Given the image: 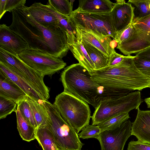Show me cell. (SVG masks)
Returning <instances> with one entry per match:
<instances>
[{
	"label": "cell",
	"instance_id": "603a6c76",
	"mask_svg": "<svg viewBox=\"0 0 150 150\" xmlns=\"http://www.w3.org/2000/svg\"><path fill=\"white\" fill-rule=\"evenodd\" d=\"M81 42L94 64L95 70L101 69L109 66L110 61L109 57L91 45Z\"/></svg>",
	"mask_w": 150,
	"mask_h": 150
},
{
	"label": "cell",
	"instance_id": "836d02e7",
	"mask_svg": "<svg viewBox=\"0 0 150 150\" xmlns=\"http://www.w3.org/2000/svg\"><path fill=\"white\" fill-rule=\"evenodd\" d=\"M127 150H150V144L138 140L131 141L128 144Z\"/></svg>",
	"mask_w": 150,
	"mask_h": 150
},
{
	"label": "cell",
	"instance_id": "d4e9b609",
	"mask_svg": "<svg viewBox=\"0 0 150 150\" xmlns=\"http://www.w3.org/2000/svg\"><path fill=\"white\" fill-rule=\"evenodd\" d=\"M54 11L58 18V26L65 32L68 44L71 46L77 40L76 27L69 16L63 15Z\"/></svg>",
	"mask_w": 150,
	"mask_h": 150
},
{
	"label": "cell",
	"instance_id": "9a60e30c",
	"mask_svg": "<svg viewBox=\"0 0 150 150\" xmlns=\"http://www.w3.org/2000/svg\"><path fill=\"white\" fill-rule=\"evenodd\" d=\"M0 71L16 84L26 95L37 101H43L31 83L22 75L6 63L0 61Z\"/></svg>",
	"mask_w": 150,
	"mask_h": 150
},
{
	"label": "cell",
	"instance_id": "cb8c5ba5",
	"mask_svg": "<svg viewBox=\"0 0 150 150\" xmlns=\"http://www.w3.org/2000/svg\"><path fill=\"white\" fill-rule=\"evenodd\" d=\"M26 99L33 113L38 127L48 125L50 122L49 117L42 103H40L27 96Z\"/></svg>",
	"mask_w": 150,
	"mask_h": 150
},
{
	"label": "cell",
	"instance_id": "ffe728a7",
	"mask_svg": "<svg viewBox=\"0 0 150 150\" xmlns=\"http://www.w3.org/2000/svg\"><path fill=\"white\" fill-rule=\"evenodd\" d=\"M70 46V50L79 63L90 73L95 70L94 64L81 41L77 40L73 45Z\"/></svg>",
	"mask_w": 150,
	"mask_h": 150
},
{
	"label": "cell",
	"instance_id": "60d3db41",
	"mask_svg": "<svg viewBox=\"0 0 150 150\" xmlns=\"http://www.w3.org/2000/svg\"><path fill=\"white\" fill-rule=\"evenodd\" d=\"M149 88H150V87Z\"/></svg>",
	"mask_w": 150,
	"mask_h": 150
},
{
	"label": "cell",
	"instance_id": "1f68e13d",
	"mask_svg": "<svg viewBox=\"0 0 150 150\" xmlns=\"http://www.w3.org/2000/svg\"><path fill=\"white\" fill-rule=\"evenodd\" d=\"M134 61L137 69L150 78V60L142 59L136 56L134 58Z\"/></svg>",
	"mask_w": 150,
	"mask_h": 150
},
{
	"label": "cell",
	"instance_id": "7a4b0ae2",
	"mask_svg": "<svg viewBox=\"0 0 150 150\" xmlns=\"http://www.w3.org/2000/svg\"><path fill=\"white\" fill-rule=\"evenodd\" d=\"M88 70L80 63L64 68L60 80L64 91L92 105L95 109L102 102L121 97L126 92L105 87L93 81Z\"/></svg>",
	"mask_w": 150,
	"mask_h": 150
},
{
	"label": "cell",
	"instance_id": "d6986e66",
	"mask_svg": "<svg viewBox=\"0 0 150 150\" xmlns=\"http://www.w3.org/2000/svg\"><path fill=\"white\" fill-rule=\"evenodd\" d=\"M115 5L109 0H80L76 11L89 13L111 12Z\"/></svg>",
	"mask_w": 150,
	"mask_h": 150
},
{
	"label": "cell",
	"instance_id": "ac0fdd59",
	"mask_svg": "<svg viewBox=\"0 0 150 150\" xmlns=\"http://www.w3.org/2000/svg\"><path fill=\"white\" fill-rule=\"evenodd\" d=\"M27 95L10 78L0 71V96L11 99L18 103Z\"/></svg>",
	"mask_w": 150,
	"mask_h": 150
},
{
	"label": "cell",
	"instance_id": "6da1fadb",
	"mask_svg": "<svg viewBox=\"0 0 150 150\" xmlns=\"http://www.w3.org/2000/svg\"><path fill=\"white\" fill-rule=\"evenodd\" d=\"M9 28L26 41L30 49L62 59L70 50L65 32L58 26L45 27L38 22L24 5L12 11Z\"/></svg>",
	"mask_w": 150,
	"mask_h": 150
},
{
	"label": "cell",
	"instance_id": "3957f363",
	"mask_svg": "<svg viewBox=\"0 0 150 150\" xmlns=\"http://www.w3.org/2000/svg\"><path fill=\"white\" fill-rule=\"evenodd\" d=\"M135 56L128 55L118 64L95 70L90 73L93 81L109 88L129 93L150 87V78L141 73L134 61Z\"/></svg>",
	"mask_w": 150,
	"mask_h": 150
},
{
	"label": "cell",
	"instance_id": "2e32d148",
	"mask_svg": "<svg viewBox=\"0 0 150 150\" xmlns=\"http://www.w3.org/2000/svg\"><path fill=\"white\" fill-rule=\"evenodd\" d=\"M28 9L33 18L45 27L58 26V20L54 9L50 5L35 2Z\"/></svg>",
	"mask_w": 150,
	"mask_h": 150
},
{
	"label": "cell",
	"instance_id": "d6a6232c",
	"mask_svg": "<svg viewBox=\"0 0 150 150\" xmlns=\"http://www.w3.org/2000/svg\"><path fill=\"white\" fill-rule=\"evenodd\" d=\"M134 32V28L132 23L122 32L117 34L115 40L117 44H120L128 40L132 36Z\"/></svg>",
	"mask_w": 150,
	"mask_h": 150
},
{
	"label": "cell",
	"instance_id": "4dcf8cb0",
	"mask_svg": "<svg viewBox=\"0 0 150 150\" xmlns=\"http://www.w3.org/2000/svg\"><path fill=\"white\" fill-rule=\"evenodd\" d=\"M100 133L98 125H89L84 127L78 135L79 138L83 139L90 138L97 139Z\"/></svg>",
	"mask_w": 150,
	"mask_h": 150
},
{
	"label": "cell",
	"instance_id": "4fadbf2b",
	"mask_svg": "<svg viewBox=\"0 0 150 150\" xmlns=\"http://www.w3.org/2000/svg\"><path fill=\"white\" fill-rule=\"evenodd\" d=\"M134 8L131 4L125 0H116L111 12L112 24L116 35L132 23L134 18Z\"/></svg>",
	"mask_w": 150,
	"mask_h": 150
},
{
	"label": "cell",
	"instance_id": "8992f818",
	"mask_svg": "<svg viewBox=\"0 0 150 150\" xmlns=\"http://www.w3.org/2000/svg\"><path fill=\"white\" fill-rule=\"evenodd\" d=\"M142 102L139 91L119 98L103 101L95 108L91 117L92 125H98L116 115L137 109Z\"/></svg>",
	"mask_w": 150,
	"mask_h": 150
},
{
	"label": "cell",
	"instance_id": "f546056e",
	"mask_svg": "<svg viewBox=\"0 0 150 150\" xmlns=\"http://www.w3.org/2000/svg\"><path fill=\"white\" fill-rule=\"evenodd\" d=\"M17 103L14 101L0 96V119L5 118L12 112H16Z\"/></svg>",
	"mask_w": 150,
	"mask_h": 150
},
{
	"label": "cell",
	"instance_id": "ab89813d",
	"mask_svg": "<svg viewBox=\"0 0 150 150\" xmlns=\"http://www.w3.org/2000/svg\"><path fill=\"white\" fill-rule=\"evenodd\" d=\"M58 150H60V149H58Z\"/></svg>",
	"mask_w": 150,
	"mask_h": 150
},
{
	"label": "cell",
	"instance_id": "4316f807",
	"mask_svg": "<svg viewBox=\"0 0 150 150\" xmlns=\"http://www.w3.org/2000/svg\"><path fill=\"white\" fill-rule=\"evenodd\" d=\"M134 8V18H142L150 14V0H129Z\"/></svg>",
	"mask_w": 150,
	"mask_h": 150
},
{
	"label": "cell",
	"instance_id": "484cf974",
	"mask_svg": "<svg viewBox=\"0 0 150 150\" xmlns=\"http://www.w3.org/2000/svg\"><path fill=\"white\" fill-rule=\"evenodd\" d=\"M130 117L129 113L124 112L118 115L100 123L98 126L100 132L112 129L120 126Z\"/></svg>",
	"mask_w": 150,
	"mask_h": 150
},
{
	"label": "cell",
	"instance_id": "5bb4252c",
	"mask_svg": "<svg viewBox=\"0 0 150 150\" xmlns=\"http://www.w3.org/2000/svg\"><path fill=\"white\" fill-rule=\"evenodd\" d=\"M0 48L15 55L29 48L23 39L4 24L0 25Z\"/></svg>",
	"mask_w": 150,
	"mask_h": 150
},
{
	"label": "cell",
	"instance_id": "74e56055",
	"mask_svg": "<svg viewBox=\"0 0 150 150\" xmlns=\"http://www.w3.org/2000/svg\"><path fill=\"white\" fill-rule=\"evenodd\" d=\"M6 0H0V19L5 13V5Z\"/></svg>",
	"mask_w": 150,
	"mask_h": 150
},
{
	"label": "cell",
	"instance_id": "d590c367",
	"mask_svg": "<svg viewBox=\"0 0 150 150\" xmlns=\"http://www.w3.org/2000/svg\"><path fill=\"white\" fill-rule=\"evenodd\" d=\"M128 56V55L125 56L119 54L114 51L110 57L108 66H113L118 64Z\"/></svg>",
	"mask_w": 150,
	"mask_h": 150
},
{
	"label": "cell",
	"instance_id": "ba28073f",
	"mask_svg": "<svg viewBox=\"0 0 150 150\" xmlns=\"http://www.w3.org/2000/svg\"><path fill=\"white\" fill-rule=\"evenodd\" d=\"M0 61L7 64L27 80L42 97L43 101L50 98L49 90L43 80L44 76L31 67L19 57L0 48Z\"/></svg>",
	"mask_w": 150,
	"mask_h": 150
},
{
	"label": "cell",
	"instance_id": "9c48e42d",
	"mask_svg": "<svg viewBox=\"0 0 150 150\" xmlns=\"http://www.w3.org/2000/svg\"><path fill=\"white\" fill-rule=\"evenodd\" d=\"M18 55L27 64L44 76L51 77L67 65L62 59L46 52L30 48Z\"/></svg>",
	"mask_w": 150,
	"mask_h": 150
},
{
	"label": "cell",
	"instance_id": "277c9868",
	"mask_svg": "<svg viewBox=\"0 0 150 150\" xmlns=\"http://www.w3.org/2000/svg\"><path fill=\"white\" fill-rule=\"evenodd\" d=\"M53 105L78 134L89 125L91 110L88 103L83 100L63 91L56 96Z\"/></svg>",
	"mask_w": 150,
	"mask_h": 150
},
{
	"label": "cell",
	"instance_id": "30bf717a",
	"mask_svg": "<svg viewBox=\"0 0 150 150\" xmlns=\"http://www.w3.org/2000/svg\"><path fill=\"white\" fill-rule=\"evenodd\" d=\"M134 33L127 41L117 44V48L127 56L137 54L150 47V14L134 18L132 23Z\"/></svg>",
	"mask_w": 150,
	"mask_h": 150
},
{
	"label": "cell",
	"instance_id": "7c38bea8",
	"mask_svg": "<svg viewBox=\"0 0 150 150\" xmlns=\"http://www.w3.org/2000/svg\"><path fill=\"white\" fill-rule=\"evenodd\" d=\"M77 39L93 46L110 58L117 43L109 36H103L76 27Z\"/></svg>",
	"mask_w": 150,
	"mask_h": 150
},
{
	"label": "cell",
	"instance_id": "f1b7e54d",
	"mask_svg": "<svg viewBox=\"0 0 150 150\" xmlns=\"http://www.w3.org/2000/svg\"><path fill=\"white\" fill-rule=\"evenodd\" d=\"M26 97L24 99L18 103L17 108L19 110L24 119L37 128L38 127L36 122L29 103L27 100Z\"/></svg>",
	"mask_w": 150,
	"mask_h": 150
},
{
	"label": "cell",
	"instance_id": "83f0119b",
	"mask_svg": "<svg viewBox=\"0 0 150 150\" xmlns=\"http://www.w3.org/2000/svg\"><path fill=\"white\" fill-rule=\"evenodd\" d=\"M48 4L60 14L69 16L73 12V6L68 0H49Z\"/></svg>",
	"mask_w": 150,
	"mask_h": 150
},
{
	"label": "cell",
	"instance_id": "8d00e7d4",
	"mask_svg": "<svg viewBox=\"0 0 150 150\" xmlns=\"http://www.w3.org/2000/svg\"><path fill=\"white\" fill-rule=\"evenodd\" d=\"M135 56L142 59L150 60V47L137 53Z\"/></svg>",
	"mask_w": 150,
	"mask_h": 150
},
{
	"label": "cell",
	"instance_id": "8fae6325",
	"mask_svg": "<svg viewBox=\"0 0 150 150\" xmlns=\"http://www.w3.org/2000/svg\"><path fill=\"white\" fill-rule=\"evenodd\" d=\"M132 124L129 119L118 127L101 132L96 139L101 150H123L126 142L132 135Z\"/></svg>",
	"mask_w": 150,
	"mask_h": 150
},
{
	"label": "cell",
	"instance_id": "7402d4cb",
	"mask_svg": "<svg viewBox=\"0 0 150 150\" xmlns=\"http://www.w3.org/2000/svg\"><path fill=\"white\" fill-rule=\"evenodd\" d=\"M16 112L17 128L22 139L28 142L36 139V128L30 124L24 119L18 108H17Z\"/></svg>",
	"mask_w": 150,
	"mask_h": 150
},
{
	"label": "cell",
	"instance_id": "44dd1931",
	"mask_svg": "<svg viewBox=\"0 0 150 150\" xmlns=\"http://www.w3.org/2000/svg\"><path fill=\"white\" fill-rule=\"evenodd\" d=\"M36 139L43 150H58L53 135L48 125L38 127L36 129Z\"/></svg>",
	"mask_w": 150,
	"mask_h": 150
},
{
	"label": "cell",
	"instance_id": "52a82bcc",
	"mask_svg": "<svg viewBox=\"0 0 150 150\" xmlns=\"http://www.w3.org/2000/svg\"><path fill=\"white\" fill-rule=\"evenodd\" d=\"M69 17L76 27L115 39L116 34L113 26L111 12L89 13L74 10Z\"/></svg>",
	"mask_w": 150,
	"mask_h": 150
},
{
	"label": "cell",
	"instance_id": "5b68a950",
	"mask_svg": "<svg viewBox=\"0 0 150 150\" xmlns=\"http://www.w3.org/2000/svg\"><path fill=\"white\" fill-rule=\"evenodd\" d=\"M48 115V125L52 131L57 146L61 150H81L84 144L76 130L62 117L53 105L48 100L41 101Z\"/></svg>",
	"mask_w": 150,
	"mask_h": 150
},
{
	"label": "cell",
	"instance_id": "e575fe53",
	"mask_svg": "<svg viewBox=\"0 0 150 150\" xmlns=\"http://www.w3.org/2000/svg\"><path fill=\"white\" fill-rule=\"evenodd\" d=\"M25 0H6L5 11L12 12L14 9L24 5Z\"/></svg>",
	"mask_w": 150,
	"mask_h": 150
},
{
	"label": "cell",
	"instance_id": "e0dca14e",
	"mask_svg": "<svg viewBox=\"0 0 150 150\" xmlns=\"http://www.w3.org/2000/svg\"><path fill=\"white\" fill-rule=\"evenodd\" d=\"M137 117L132 123L131 134L138 140L150 144V110H142L139 108Z\"/></svg>",
	"mask_w": 150,
	"mask_h": 150
},
{
	"label": "cell",
	"instance_id": "f35d334b",
	"mask_svg": "<svg viewBox=\"0 0 150 150\" xmlns=\"http://www.w3.org/2000/svg\"><path fill=\"white\" fill-rule=\"evenodd\" d=\"M144 101L147 104L148 108H150V97L145 99Z\"/></svg>",
	"mask_w": 150,
	"mask_h": 150
}]
</instances>
